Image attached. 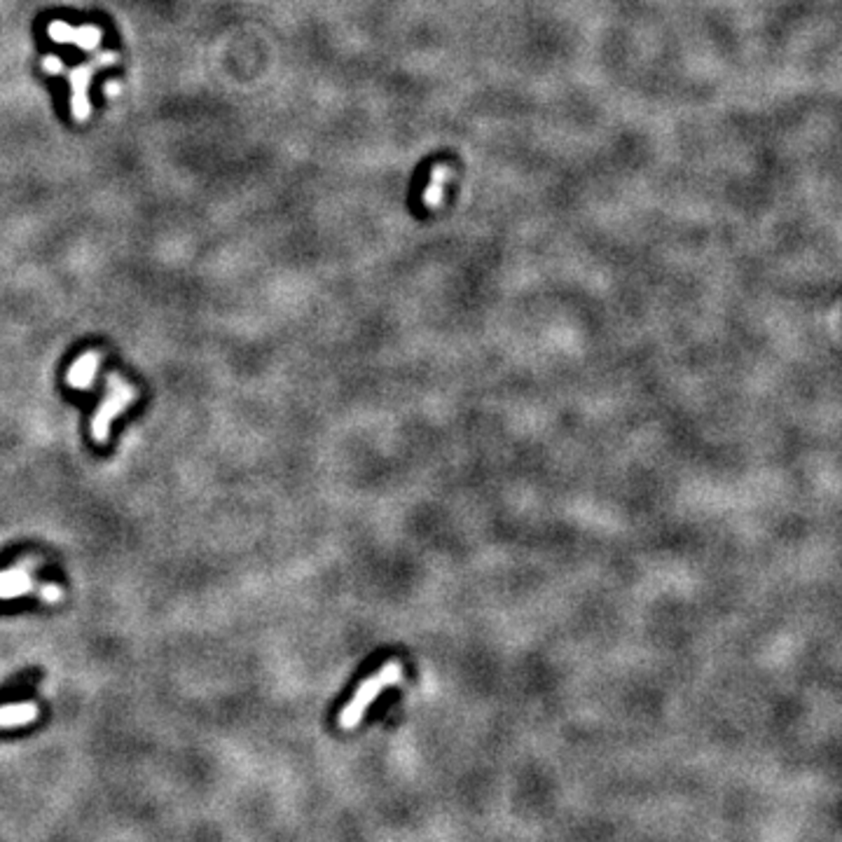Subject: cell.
Instances as JSON below:
<instances>
[{"mask_svg": "<svg viewBox=\"0 0 842 842\" xmlns=\"http://www.w3.org/2000/svg\"><path fill=\"white\" fill-rule=\"evenodd\" d=\"M139 398V388L129 384L122 375H117V372H111L108 379H105V396L101 400V405L96 407L94 416H92V426H89V433H92V440L99 445L108 443L111 438V428L113 421L117 416L122 415L127 410L129 405L136 403Z\"/></svg>", "mask_w": 842, "mask_h": 842, "instance_id": "obj_1", "label": "cell"}, {"mask_svg": "<svg viewBox=\"0 0 842 842\" xmlns=\"http://www.w3.org/2000/svg\"><path fill=\"white\" fill-rule=\"evenodd\" d=\"M398 681H400V665L391 662V665L384 667L382 671L370 676L367 681L360 683L354 700H351V702L344 707L342 714H339V726L347 728V730L358 726L360 720H363V716H366L367 707H370V704L379 698V693H382L384 688L394 686V683H398Z\"/></svg>", "mask_w": 842, "mask_h": 842, "instance_id": "obj_2", "label": "cell"}, {"mask_svg": "<svg viewBox=\"0 0 842 842\" xmlns=\"http://www.w3.org/2000/svg\"><path fill=\"white\" fill-rule=\"evenodd\" d=\"M35 564H38L35 560H26L12 569L0 571V599H15L35 592L38 588L34 581Z\"/></svg>", "mask_w": 842, "mask_h": 842, "instance_id": "obj_3", "label": "cell"}, {"mask_svg": "<svg viewBox=\"0 0 842 842\" xmlns=\"http://www.w3.org/2000/svg\"><path fill=\"white\" fill-rule=\"evenodd\" d=\"M101 360H103V354L94 349L84 351L78 360H73L71 367H68V372H66L68 387L80 388V391L92 388V384L96 382V375H99Z\"/></svg>", "mask_w": 842, "mask_h": 842, "instance_id": "obj_4", "label": "cell"}, {"mask_svg": "<svg viewBox=\"0 0 842 842\" xmlns=\"http://www.w3.org/2000/svg\"><path fill=\"white\" fill-rule=\"evenodd\" d=\"M38 716L40 710L38 704L34 702L3 704V707H0V730H5V728L31 726L34 720H38Z\"/></svg>", "mask_w": 842, "mask_h": 842, "instance_id": "obj_5", "label": "cell"}, {"mask_svg": "<svg viewBox=\"0 0 842 842\" xmlns=\"http://www.w3.org/2000/svg\"><path fill=\"white\" fill-rule=\"evenodd\" d=\"M111 62H115V56L113 54H103V59H99V62H94L92 64V66H87V68H83V71H78V73H71V78H73V111H75V115L80 117V120H84V117H87V101H84V84H87V80H89V73H94L96 68L99 66H103V64H111Z\"/></svg>", "mask_w": 842, "mask_h": 842, "instance_id": "obj_6", "label": "cell"}, {"mask_svg": "<svg viewBox=\"0 0 842 842\" xmlns=\"http://www.w3.org/2000/svg\"><path fill=\"white\" fill-rule=\"evenodd\" d=\"M50 34L54 35V40H62V43H75L84 50H94L96 44H99V28H68L66 24H52Z\"/></svg>", "mask_w": 842, "mask_h": 842, "instance_id": "obj_7", "label": "cell"}, {"mask_svg": "<svg viewBox=\"0 0 842 842\" xmlns=\"http://www.w3.org/2000/svg\"><path fill=\"white\" fill-rule=\"evenodd\" d=\"M35 594H38L40 602H44V604H59L64 599V590L59 588V585H54V583H43V585H38Z\"/></svg>", "mask_w": 842, "mask_h": 842, "instance_id": "obj_8", "label": "cell"}]
</instances>
